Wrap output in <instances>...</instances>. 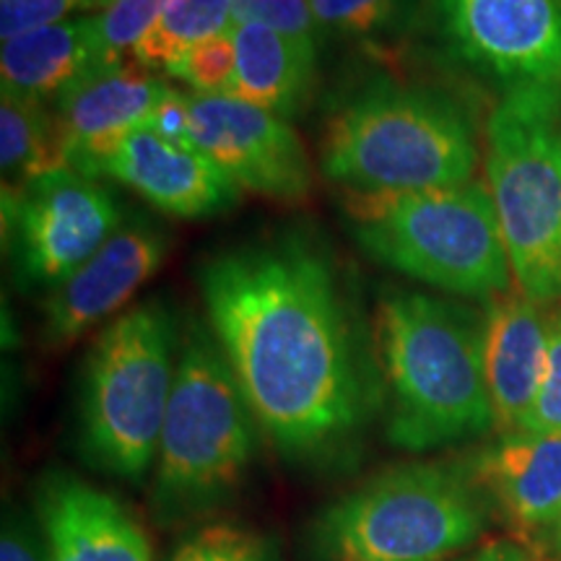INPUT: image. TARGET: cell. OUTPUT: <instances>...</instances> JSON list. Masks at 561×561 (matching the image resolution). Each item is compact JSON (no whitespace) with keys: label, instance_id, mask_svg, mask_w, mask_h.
Segmentation results:
<instances>
[{"label":"cell","instance_id":"21","mask_svg":"<svg viewBox=\"0 0 561 561\" xmlns=\"http://www.w3.org/2000/svg\"><path fill=\"white\" fill-rule=\"evenodd\" d=\"M234 0H172L130 58L151 73H167L187 50L231 32Z\"/></svg>","mask_w":561,"mask_h":561},{"label":"cell","instance_id":"22","mask_svg":"<svg viewBox=\"0 0 561 561\" xmlns=\"http://www.w3.org/2000/svg\"><path fill=\"white\" fill-rule=\"evenodd\" d=\"M322 32L343 39H385L409 26L419 0H310Z\"/></svg>","mask_w":561,"mask_h":561},{"label":"cell","instance_id":"18","mask_svg":"<svg viewBox=\"0 0 561 561\" xmlns=\"http://www.w3.org/2000/svg\"><path fill=\"white\" fill-rule=\"evenodd\" d=\"M237 66L229 96L294 121L307 110L318 81V45L286 37L261 24H234Z\"/></svg>","mask_w":561,"mask_h":561},{"label":"cell","instance_id":"30","mask_svg":"<svg viewBox=\"0 0 561 561\" xmlns=\"http://www.w3.org/2000/svg\"><path fill=\"white\" fill-rule=\"evenodd\" d=\"M149 128L159 133L161 138L172 140L180 146H195L191 133V107H187V91H178L174 87L167 89L164 100L153 110Z\"/></svg>","mask_w":561,"mask_h":561},{"label":"cell","instance_id":"8","mask_svg":"<svg viewBox=\"0 0 561 561\" xmlns=\"http://www.w3.org/2000/svg\"><path fill=\"white\" fill-rule=\"evenodd\" d=\"M486 178L512 278L561 299V89H510L486 125Z\"/></svg>","mask_w":561,"mask_h":561},{"label":"cell","instance_id":"19","mask_svg":"<svg viewBox=\"0 0 561 561\" xmlns=\"http://www.w3.org/2000/svg\"><path fill=\"white\" fill-rule=\"evenodd\" d=\"M102 62L96 16L83 13L3 42L0 81L19 100L53 107L76 79Z\"/></svg>","mask_w":561,"mask_h":561},{"label":"cell","instance_id":"28","mask_svg":"<svg viewBox=\"0 0 561 561\" xmlns=\"http://www.w3.org/2000/svg\"><path fill=\"white\" fill-rule=\"evenodd\" d=\"M70 11H83L79 0H0V37L9 42L60 24Z\"/></svg>","mask_w":561,"mask_h":561},{"label":"cell","instance_id":"5","mask_svg":"<svg viewBox=\"0 0 561 561\" xmlns=\"http://www.w3.org/2000/svg\"><path fill=\"white\" fill-rule=\"evenodd\" d=\"M178 325L161 301L130 307L91 343L79 385V447L89 466L140 481L159 453L178 377Z\"/></svg>","mask_w":561,"mask_h":561},{"label":"cell","instance_id":"24","mask_svg":"<svg viewBox=\"0 0 561 561\" xmlns=\"http://www.w3.org/2000/svg\"><path fill=\"white\" fill-rule=\"evenodd\" d=\"M170 561H278L268 538L244 525L214 523L182 541Z\"/></svg>","mask_w":561,"mask_h":561},{"label":"cell","instance_id":"31","mask_svg":"<svg viewBox=\"0 0 561 561\" xmlns=\"http://www.w3.org/2000/svg\"><path fill=\"white\" fill-rule=\"evenodd\" d=\"M460 561H528V557H525V551H520L512 543H489L486 549L476 551L473 557Z\"/></svg>","mask_w":561,"mask_h":561},{"label":"cell","instance_id":"12","mask_svg":"<svg viewBox=\"0 0 561 561\" xmlns=\"http://www.w3.org/2000/svg\"><path fill=\"white\" fill-rule=\"evenodd\" d=\"M170 242L167 229L153 224L149 216H128L81 268L47 291V346L66 348L121 312L140 286L161 268Z\"/></svg>","mask_w":561,"mask_h":561},{"label":"cell","instance_id":"9","mask_svg":"<svg viewBox=\"0 0 561 561\" xmlns=\"http://www.w3.org/2000/svg\"><path fill=\"white\" fill-rule=\"evenodd\" d=\"M125 208L102 180L73 167L3 187V237L24 291H53L123 227Z\"/></svg>","mask_w":561,"mask_h":561},{"label":"cell","instance_id":"20","mask_svg":"<svg viewBox=\"0 0 561 561\" xmlns=\"http://www.w3.org/2000/svg\"><path fill=\"white\" fill-rule=\"evenodd\" d=\"M68 167L53 110L3 91L0 96V170L3 187H24L39 174Z\"/></svg>","mask_w":561,"mask_h":561},{"label":"cell","instance_id":"3","mask_svg":"<svg viewBox=\"0 0 561 561\" xmlns=\"http://www.w3.org/2000/svg\"><path fill=\"white\" fill-rule=\"evenodd\" d=\"M348 234L385 268L458 297L512 289L491 195L479 182L424 191H343Z\"/></svg>","mask_w":561,"mask_h":561},{"label":"cell","instance_id":"15","mask_svg":"<svg viewBox=\"0 0 561 561\" xmlns=\"http://www.w3.org/2000/svg\"><path fill=\"white\" fill-rule=\"evenodd\" d=\"M50 561H153L146 530L123 502L66 471L34 491Z\"/></svg>","mask_w":561,"mask_h":561},{"label":"cell","instance_id":"7","mask_svg":"<svg viewBox=\"0 0 561 561\" xmlns=\"http://www.w3.org/2000/svg\"><path fill=\"white\" fill-rule=\"evenodd\" d=\"M257 421L214 335L193 325L161 426L153 507L164 523L219 507L255 455Z\"/></svg>","mask_w":561,"mask_h":561},{"label":"cell","instance_id":"6","mask_svg":"<svg viewBox=\"0 0 561 561\" xmlns=\"http://www.w3.org/2000/svg\"><path fill=\"white\" fill-rule=\"evenodd\" d=\"M473 468L405 462L362 483L320 515V561H445L486 525Z\"/></svg>","mask_w":561,"mask_h":561},{"label":"cell","instance_id":"26","mask_svg":"<svg viewBox=\"0 0 561 561\" xmlns=\"http://www.w3.org/2000/svg\"><path fill=\"white\" fill-rule=\"evenodd\" d=\"M234 24H261L297 39L320 42L322 37L310 0H234Z\"/></svg>","mask_w":561,"mask_h":561},{"label":"cell","instance_id":"11","mask_svg":"<svg viewBox=\"0 0 561 561\" xmlns=\"http://www.w3.org/2000/svg\"><path fill=\"white\" fill-rule=\"evenodd\" d=\"M193 144L242 191L278 203L312 193V164L289 121L229 94L187 91Z\"/></svg>","mask_w":561,"mask_h":561},{"label":"cell","instance_id":"27","mask_svg":"<svg viewBox=\"0 0 561 561\" xmlns=\"http://www.w3.org/2000/svg\"><path fill=\"white\" fill-rule=\"evenodd\" d=\"M525 434H561V307L551 312L546 367L533 409L525 419Z\"/></svg>","mask_w":561,"mask_h":561},{"label":"cell","instance_id":"10","mask_svg":"<svg viewBox=\"0 0 561 561\" xmlns=\"http://www.w3.org/2000/svg\"><path fill=\"white\" fill-rule=\"evenodd\" d=\"M442 34L504 91L561 89V0H437Z\"/></svg>","mask_w":561,"mask_h":561},{"label":"cell","instance_id":"4","mask_svg":"<svg viewBox=\"0 0 561 561\" xmlns=\"http://www.w3.org/2000/svg\"><path fill=\"white\" fill-rule=\"evenodd\" d=\"M479 138L453 96L377 87L335 112L320 138V170L343 191H424L471 182Z\"/></svg>","mask_w":561,"mask_h":561},{"label":"cell","instance_id":"25","mask_svg":"<svg viewBox=\"0 0 561 561\" xmlns=\"http://www.w3.org/2000/svg\"><path fill=\"white\" fill-rule=\"evenodd\" d=\"M234 66V39H231V32H227L195 45L164 76L187 83L195 94H229Z\"/></svg>","mask_w":561,"mask_h":561},{"label":"cell","instance_id":"17","mask_svg":"<svg viewBox=\"0 0 561 561\" xmlns=\"http://www.w3.org/2000/svg\"><path fill=\"white\" fill-rule=\"evenodd\" d=\"M471 468L523 536H549L561 520V434H507Z\"/></svg>","mask_w":561,"mask_h":561},{"label":"cell","instance_id":"1","mask_svg":"<svg viewBox=\"0 0 561 561\" xmlns=\"http://www.w3.org/2000/svg\"><path fill=\"white\" fill-rule=\"evenodd\" d=\"M198 286L214 339L280 453L322 458L362 430L367 364L320 242L291 229L219 250L201 263Z\"/></svg>","mask_w":561,"mask_h":561},{"label":"cell","instance_id":"14","mask_svg":"<svg viewBox=\"0 0 561 561\" xmlns=\"http://www.w3.org/2000/svg\"><path fill=\"white\" fill-rule=\"evenodd\" d=\"M102 178L130 187L174 219H210L242 201V187L198 146L172 144L149 125L121 140L96 170V180Z\"/></svg>","mask_w":561,"mask_h":561},{"label":"cell","instance_id":"23","mask_svg":"<svg viewBox=\"0 0 561 561\" xmlns=\"http://www.w3.org/2000/svg\"><path fill=\"white\" fill-rule=\"evenodd\" d=\"M170 3L172 0H112L107 9L94 13L104 66H115L125 55H133Z\"/></svg>","mask_w":561,"mask_h":561},{"label":"cell","instance_id":"16","mask_svg":"<svg viewBox=\"0 0 561 561\" xmlns=\"http://www.w3.org/2000/svg\"><path fill=\"white\" fill-rule=\"evenodd\" d=\"M551 312L517 289L489 299L483 318V377L494 430L507 437L523 430L536 401L549 348Z\"/></svg>","mask_w":561,"mask_h":561},{"label":"cell","instance_id":"2","mask_svg":"<svg viewBox=\"0 0 561 561\" xmlns=\"http://www.w3.org/2000/svg\"><path fill=\"white\" fill-rule=\"evenodd\" d=\"M375 333L392 445L424 453L494 430L479 314L430 294L390 289L377 301Z\"/></svg>","mask_w":561,"mask_h":561},{"label":"cell","instance_id":"13","mask_svg":"<svg viewBox=\"0 0 561 561\" xmlns=\"http://www.w3.org/2000/svg\"><path fill=\"white\" fill-rule=\"evenodd\" d=\"M170 87L136 60L87 70L50 107L68 167L96 180L100 164L121 140L149 125Z\"/></svg>","mask_w":561,"mask_h":561},{"label":"cell","instance_id":"29","mask_svg":"<svg viewBox=\"0 0 561 561\" xmlns=\"http://www.w3.org/2000/svg\"><path fill=\"white\" fill-rule=\"evenodd\" d=\"M0 561H50L39 520L34 525L21 512L5 517L3 538H0Z\"/></svg>","mask_w":561,"mask_h":561},{"label":"cell","instance_id":"32","mask_svg":"<svg viewBox=\"0 0 561 561\" xmlns=\"http://www.w3.org/2000/svg\"><path fill=\"white\" fill-rule=\"evenodd\" d=\"M79 3H81L83 11H104L112 3V0H79Z\"/></svg>","mask_w":561,"mask_h":561},{"label":"cell","instance_id":"33","mask_svg":"<svg viewBox=\"0 0 561 561\" xmlns=\"http://www.w3.org/2000/svg\"><path fill=\"white\" fill-rule=\"evenodd\" d=\"M549 541H551V546H553V551H557L559 557H561V520L551 528V533H549Z\"/></svg>","mask_w":561,"mask_h":561}]
</instances>
